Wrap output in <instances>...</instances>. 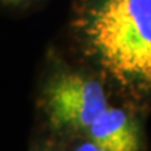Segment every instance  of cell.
<instances>
[{
  "instance_id": "obj_1",
  "label": "cell",
  "mask_w": 151,
  "mask_h": 151,
  "mask_svg": "<svg viewBox=\"0 0 151 151\" xmlns=\"http://www.w3.org/2000/svg\"><path fill=\"white\" fill-rule=\"evenodd\" d=\"M87 34L116 80L151 87V0H101L91 11Z\"/></svg>"
},
{
  "instance_id": "obj_2",
  "label": "cell",
  "mask_w": 151,
  "mask_h": 151,
  "mask_svg": "<svg viewBox=\"0 0 151 151\" xmlns=\"http://www.w3.org/2000/svg\"><path fill=\"white\" fill-rule=\"evenodd\" d=\"M46 106L53 126L83 130L91 126L108 108L102 87L76 74L62 76L49 86Z\"/></svg>"
},
{
  "instance_id": "obj_3",
  "label": "cell",
  "mask_w": 151,
  "mask_h": 151,
  "mask_svg": "<svg viewBox=\"0 0 151 151\" xmlns=\"http://www.w3.org/2000/svg\"><path fill=\"white\" fill-rule=\"evenodd\" d=\"M88 136L104 151H140L137 124L122 109L106 108L88 127Z\"/></svg>"
},
{
  "instance_id": "obj_4",
  "label": "cell",
  "mask_w": 151,
  "mask_h": 151,
  "mask_svg": "<svg viewBox=\"0 0 151 151\" xmlns=\"http://www.w3.org/2000/svg\"><path fill=\"white\" fill-rule=\"evenodd\" d=\"M74 151H104V150L98 144H95L94 141H87V143L80 144Z\"/></svg>"
}]
</instances>
